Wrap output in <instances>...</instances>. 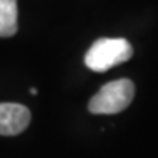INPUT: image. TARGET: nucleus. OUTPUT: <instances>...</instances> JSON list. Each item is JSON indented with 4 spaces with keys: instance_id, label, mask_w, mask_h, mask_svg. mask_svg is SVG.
I'll list each match as a JSON object with an SVG mask.
<instances>
[{
    "instance_id": "obj_1",
    "label": "nucleus",
    "mask_w": 158,
    "mask_h": 158,
    "mask_svg": "<svg viewBox=\"0 0 158 158\" xmlns=\"http://www.w3.org/2000/svg\"><path fill=\"white\" fill-rule=\"evenodd\" d=\"M133 48L124 38H100L89 47L85 54L86 68L94 72H107L108 69L127 62Z\"/></svg>"
},
{
    "instance_id": "obj_2",
    "label": "nucleus",
    "mask_w": 158,
    "mask_h": 158,
    "mask_svg": "<svg viewBox=\"0 0 158 158\" xmlns=\"http://www.w3.org/2000/svg\"><path fill=\"white\" fill-rule=\"evenodd\" d=\"M135 97V85L130 79H117L102 85L88 102L92 114H116L129 107Z\"/></svg>"
},
{
    "instance_id": "obj_3",
    "label": "nucleus",
    "mask_w": 158,
    "mask_h": 158,
    "mask_svg": "<svg viewBox=\"0 0 158 158\" xmlns=\"http://www.w3.org/2000/svg\"><path fill=\"white\" fill-rule=\"evenodd\" d=\"M31 122L28 107L16 102H0V135L15 136L22 133Z\"/></svg>"
},
{
    "instance_id": "obj_4",
    "label": "nucleus",
    "mask_w": 158,
    "mask_h": 158,
    "mask_svg": "<svg viewBox=\"0 0 158 158\" xmlns=\"http://www.w3.org/2000/svg\"><path fill=\"white\" fill-rule=\"evenodd\" d=\"M18 31V0H0V37H13Z\"/></svg>"
},
{
    "instance_id": "obj_5",
    "label": "nucleus",
    "mask_w": 158,
    "mask_h": 158,
    "mask_svg": "<svg viewBox=\"0 0 158 158\" xmlns=\"http://www.w3.org/2000/svg\"><path fill=\"white\" fill-rule=\"evenodd\" d=\"M29 92H31V94H37V89H35V88H31V89H29Z\"/></svg>"
}]
</instances>
